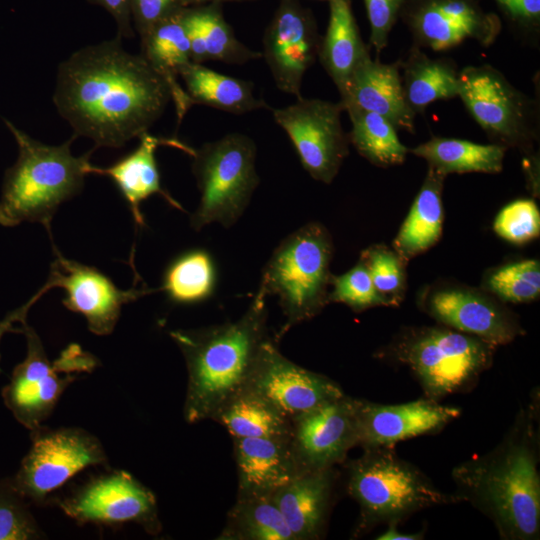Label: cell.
<instances>
[{"mask_svg": "<svg viewBox=\"0 0 540 540\" xmlns=\"http://www.w3.org/2000/svg\"><path fill=\"white\" fill-rule=\"evenodd\" d=\"M172 100L166 81L122 38L83 47L58 68L53 103L73 129L97 147L120 148L162 116Z\"/></svg>", "mask_w": 540, "mask_h": 540, "instance_id": "obj_1", "label": "cell"}, {"mask_svg": "<svg viewBox=\"0 0 540 540\" xmlns=\"http://www.w3.org/2000/svg\"><path fill=\"white\" fill-rule=\"evenodd\" d=\"M539 399L519 411L489 452L452 470L458 503L487 516L504 540H536L540 534Z\"/></svg>", "mask_w": 540, "mask_h": 540, "instance_id": "obj_2", "label": "cell"}, {"mask_svg": "<svg viewBox=\"0 0 540 540\" xmlns=\"http://www.w3.org/2000/svg\"><path fill=\"white\" fill-rule=\"evenodd\" d=\"M266 297L258 290L248 309L234 322L170 332L187 367L183 408L186 422L211 419L245 388L261 348L269 339Z\"/></svg>", "mask_w": 540, "mask_h": 540, "instance_id": "obj_3", "label": "cell"}, {"mask_svg": "<svg viewBox=\"0 0 540 540\" xmlns=\"http://www.w3.org/2000/svg\"><path fill=\"white\" fill-rule=\"evenodd\" d=\"M5 123L18 145V158L4 175L0 224L41 223L50 234L52 218L63 202L80 193L91 174L90 154L71 153L72 137L61 145L33 139L11 122Z\"/></svg>", "mask_w": 540, "mask_h": 540, "instance_id": "obj_4", "label": "cell"}, {"mask_svg": "<svg viewBox=\"0 0 540 540\" xmlns=\"http://www.w3.org/2000/svg\"><path fill=\"white\" fill-rule=\"evenodd\" d=\"M346 489L359 505L353 537L381 524L398 525L423 509L458 503L444 493L417 466L397 455L394 447L363 449L346 466Z\"/></svg>", "mask_w": 540, "mask_h": 540, "instance_id": "obj_5", "label": "cell"}, {"mask_svg": "<svg viewBox=\"0 0 540 540\" xmlns=\"http://www.w3.org/2000/svg\"><path fill=\"white\" fill-rule=\"evenodd\" d=\"M496 346L438 324L403 328L381 352L411 372L424 397L440 402L471 390L494 359Z\"/></svg>", "mask_w": 540, "mask_h": 540, "instance_id": "obj_6", "label": "cell"}, {"mask_svg": "<svg viewBox=\"0 0 540 540\" xmlns=\"http://www.w3.org/2000/svg\"><path fill=\"white\" fill-rule=\"evenodd\" d=\"M332 256V237L318 222L292 232L273 251L258 290L279 299L285 322L277 337L314 318L329 303Z\"/></svg>", "mask_w": 540, "mask_h": 540, "instance_id": "obj_7", "label": "cell"}, {"mask_svg": "<svg viewBox=\"0 0 540 540\" xmlns=\"http://www.w3.org/2000/svg\"><path fill=\"white\" fill-rule=\"evenodd\" d=\"M192 171L200 202L190 218L199 231L217 222L231 227L247 208L260 179L256 171V145L242 133H229L193 149Z\"/></svg>", "mask_w": 540, "mask_h": 540, "instance_id": "obj_8", "label": "cell"}, {"mask_svg": "<svg viewBox=\"0 0 540 540\" xmlns=\"http://www.w3.org/2000/svg\"><path fill=\"white\" fill-rule=\"evenodd\" d=\"M21 333L26 337V357L14 367L2 398L15 419L33 431L50 416L66 388L82 373L92 372L98 360L71 344L50 361L40 337L26 321L21 323Z\"/></svg>", "mask_w": 540, "mask_h": 540, "instance_id": "obj_9", "label": "cell"}, {"mask_svg": "<svg viewBox=\"0 0 540 540\" xmlns=\"http://www.w3.org/2000/svg\"><path fill=\"white\" fill-rule=\"evenodd\" d=\"M458 96L495 144L530 156L538 134L535 103L489 65L460 71Z\"/></svg>", "mask_w": 540, "mask_h": 540, "instance_id": "obj_10", "label": "cell"}, {"mask_svg": "<svg viewBox=\"0 0 540 540\" xmlns=\"http://www.w3.org/2000/svg\"><path fill=\"white\" fill-rule=\"evenodd\" d=\"M31 432V447L11 480L28 501L43 504L49 495L89 466L106 465L100 440L78 427L46 428Z\"/></svg>", "mask_w": 540, "mask_h": 540, "instance_id": "obj_11", "label": "cell"}, {"mask_svg": "<svg viewBox=\"0 0 540 540\" xmlns=\"http://www.w3.org/2000/svg\"><path fill=\"white\" fill-rule=\"evenodd\" d=\"M270 110L303 168L313 179L330 184L349 153V137L341 124L342 103L300 97L291 105Z\"/></svg>", "mask_w": 540, "mask_h": 540, "instance_id": "obj_12", "label": "cell"}, {"mask_svg": "<svg viewBox=\"0 0 540 540\" xmlns=\"http://www.w3.org/2000/svg\"><path fill=\"white\" fill-rule=\"evenodd\" d=\"M57 504L79 524L136 523L151 535H157L162 528L154 493L124 470L90 479Z\"/></svg>", "mask_w": 540, "mask_h": 540, "instance_id": "obj_13", "label": "cell"}, {"mask_svg": "<svg viewBox=\"0 0 540 540\" xmlns=\"http://www.w3.org/2000/svg\"><path fill=\"white\" fill-rule=\"evenodd\" d=\"M417 304L438 324L478 337L496 347L511 343L525 333L519 317L482 288L433 284L419 292Z\"/></svg>", "mask_w": 540, "mask_h": 540, "instance_id": "obj_14", "label": "cell"}, {"mask_svg": "<svg viewBox=\"0 0 540 540\" xmlns=\"http://www.w3.org/2000/svg\"><path fill=\"white\" fill-rule=\"evenodd\" d=\"M402 16L417 47L434 51L454 48L468 40L492 44L501 23L476 0H406Z\"/></svg>", "mask_w": 540, "mask_h": 540, "instance_id": "obj_15", "label": "cell"}, {"mask_svg": "<svg viewBox=\"0 0 540 540\" xmlns=\"http://www.w3.org/2000/svg\"><path fill=\"white\" fill-rule=\"evenodd\" d=\"M244 389L263 397L291 421L345 395L329 377L283 356L270 338L263 344Z\"/></svg>", "mask_w": 540, "mask_h": 540, "instance_id": "obj_16", "label": "cell"}, {"mask_svg": "<svg viewBox=\"0 0 540 540\" xmlns=\"http://www.w3.org/2000/svg\"><path fill=\"white\" fill-rule=\"evenodd\" d=\"M321 38L309 9L297 0H279L261 53L279 90L302 97V80L318 58Z\"/></svg>", "mask_w": 540, "mask_h": 540, "instance_id": "obj_17", "label": "cell"}, {"mask_svg": "<svg viewBox=\"0 0 540 540\" xmlns=\"http://www.w3.org/2000/svg\"><path fill=\"white\" fill-rule=\"evenodd\" d=\"M55 259L51 263L45 292L54 287L65 290L63 305L70 311L83 315L88 329L100 336L114 330L122 306L154 290L119 289L112 280L93 266L81 264L64 257L53 245Z\"/></svg>", "mask_w": 540, "mask_h": 540, "instance_id": "obj_18", "label": "cell"}, {"mask_svg": "<svg viewBox=\"0 0 540 540\" xmlns=\"http://www.w3.org/2000/svg\"><path fill=\"white\" fill-rule=\"evenodd\" d=\"M354 401L345 394L291 421L290 441L299 474L335 467L357 446Z\"/></svg>", "mask_w": 540, "mask_h": 540, "instance_id": "obj_19", "label": "cell"}, {"mask_svg": "<svg viewBox=\"0 0 540 540\" xmlns=\"http://www.w3.org/2000/svg\"><path fill=\"white\" fill-rule=\"evenodd\" d=\"M459 407L427 399L401 404H380L355 398L357 446L394 447L400 441L435 434L458 418Z\"/></svg>", "mask_w": 540, "mask_h": 540, "instance_id": "obj_20", "label": "cell"}, {"mask_svg": "<svg viewBox=\"0 0 540 540\" xmlns=\"http://www.w3.org/2000/svg\"><path fill=\"white\" fill-rule=\"evenodd\" d=\"M338 479L335 467L298 474L272 494L294 540H315L325 530Z\"/></svg>", "mask_w": 540, "mask_h": 540, "instance_id": "obj_21", "label": "cell"}, {"mask_svg": "<svg viewBox=\"0 0 540 540\" xmlns=\"http://www.w3.org/2000/svg\"><path fill=\"white\" fill-rule=\"evenodd\" d=\"M340 102L375 112L388 119L396 129L414 131L415 114L406 103L399 64H385L366 57L354 70Z\"/></svg>", "mask_w": 540, "mask_h": 540, "instance_id": "obj_22", "label": "cell"}, {"mask_svg": "<svg viewBox=\"0 0 540 540\" xmlns=\"http://www.w3.org/2000/svg\"><path fill=\"white\" fill-rule=\"evenodd\" d=\"M139 145L131 153L107 168L92 165L91 174L109 177L127 202L135 222L143 226L141 203L153 194H160L172 207L183 210L161 186L159 170L155 158L158 146L168 145L191 155L193 148L177 139H165L145 132L138 137Z\"/></svg>", "mask_w": 540, "mask_h": 540, "instance_id": "obj_23", "label": "cell"}, {"mask_svg": "<svg viewBox=\"0 0 540 540\" xmlns=\"http://www.w3.org/2000/svg\"><path fill=\"white\" fill-rule=\"evenodd\" d=\"M232 439L237 495H272L299 474L290 436Z\"/></svg>", "mask_w": 540, "mask_h": 540, "instance_id": "obj_24", "label": "cell"}, {"mask_svg": "<svg viewBox=\"0 0 540 540\" xmlns=\"http://www.w3.org/2000/svg\"><path fill=\"white\" fill-rule=\"evenodd\" d=\"M189 44L191 60L202 64L220 61L227 64H245L262 57L239 41L223 16L221 4L208 3L188 6L180 12Z\"/></svg>", "mask_w": 540, "mask_h": 540, "instance_id": "obj_25", "label": "cell"}, {"mask_svg": "<svg viewBox=\"0 0 540 540\" xmlns=\"http://www.w3.org/2000/svg\"><path fill=\"white\" fill-rule=\"evenodd\" d=\"M180 12L161 20L140 36V54L170 88L178 125L193 105L178 81L182 70L192 62L190 44Z\"/></svg>", "mask_w": 540, "mask_h": 540, "instance_id": "obj_26", "label": "cell"}, {"mask_svg": "<svg viewBox=\"0 0 540 540\" xmlns=\"http://www.w3.org/2000/svg\"><path fill=\"white\" fill-rule=\"evenodd\" d=\"M445 175L428 167L423 184L394 241V251L407 263L426 252L441 238L444 221L442 201Z\"/></svg>", "mask_w": 540, "mask_h": 540, "instance_id": "obj_27", "label": "cell"}, {"mask_svg": "<svg viewBox=\"0 0 540 540\" xmlns=\"http://www.w3.org/2000/svg\"><path fill=\"white\" fill-rule=\"evenodd\" d=\"M329 22L321 38L318 58L341 92L356 67L368 56L350 0H330Z\"/></svg>", "mask_w": 540, "mask_h": 540, "instance_id": "obj_28", "label": "cell"}, {"mask_svg": "<svg viewBox=\"0 0 540 540\" xmlns=\"http://www.w3.org/2000/svg\"><path fill=\"white\" fill-rule=\"evenodd\" d=\"M399 65L404 97L415 115L435 101L458 96L460 71L450 59L430 58L414 46Z\"/></svg>", "mask_w": 540, "mask_h": 540, "instance_id": "obj_29", "label": "cell"}, {"mask_svg": "<svg viewBox=\"0 0 540 540\" xmlns=\"http://www.w3.org/2000/svg\"><path fill=\"white\" fill-rule=\"evenodd\" d=\"M180 78L192 104L235 115L271 108L254 95L251 81L221 74L202 64L191 62L182 70Z\"/></svg>", "mask_w": 540, "mask_h": 540, "instance_id": "obj_30", "label": "cell"}, {"mask_svg": "<svg viewBox=\"0 0 540 540\" xmlns=\"http://www.w3.org/2000/svg\"><path fill=\"white\" fill-rule=\"evenodd\" d=\"M505 150L495 143L478 144L457 138L433 137L409 152L424 159L428 167L447 176L452 173H499L503 168Z\"/></svg>", "mask_w": 540, "mask_h": 540, "instance_id": "obj_31", "label": "cell"}, {"mask_svg": "<svg viewBox=\"0 0 540 540\" xmlns=\"http://www.w3.org/2000/svg\"><path fill=\"white\" fill-rule=\"evenodd\" d=\"M232 438L288 437L292 422L260 395L243 389L211 418Z\"/></svg>", "mask_w": 540, "mask_h": 540, "instance_id": "obj_32", "label": "cell"}, {"mask_svg": "<svg viewBox=\"0 0 540 540\" xmlns=\"http://www.w3.org/2000/svg\"><path fill=\"white\" fill-rule=\"evenodd\" d=\"M221 540H294L272 495H237Z\"/></svg>", "mask_w": 540, "mask_h": 540, "instance_id": "obj_33", "label": "cell"}, {"mask_svg": "<svg viewBox=\"0 0 540 540\" xmlns=\"http://www.w3.org/2000/svg\"><path fill=\"white\" fill-rule=\"evenodd\" d=\"M351 121L349 142L357 152L378 167L402 164L409 149L398 138L396 128L380 114L345 105Z\"/></svg>", "mask_w": 540, "mask_h": 540, "instance_id": "obj_34", "label": "cell"}, {"mask_svg": "<svg viewBox=\"0 0 540 540\" xmlns=\"http://www.w3.org/2000/svg\"><path fill=\"white\" fill-rule=\"evenodd\" d=\"M216 284L212 256L192 249L177 256L166 268L161 290L177 304H194L209 298Z\"/></svg>", "mask_w": 540, "mask_h": 540, "instance_id": "obj_35", "label": "cell"}, {"mask_svg": "<svg viewBox=\"0 0 540 540\" xmlns=\"http://www.w3.org/2000/svg\"><path fill=\"white\" fill-rule=\"evenodd\" d=\"M482 289L503 303H529L540 295V263L525 259L489 269Z\"/></svg>", "mask_w": 540, "mask_h": 540, "instance_id": "obj_36", "label": "cell"}, {"mask_svg": "<svg viewBox=\"0 0 540 540\" xmlns=\"http://www.w3.org/2000/svg\"><path fill=\"white\" fill-rule=\"evenodd\" d=\"M371 276L373 285L386 306L399 305L405 295L407 264L395 251L385 245H372L360 255Z\"/></svg>", "mask_w": 540, "mask_h": 540, "instance_id": "obj_37", "label": "cell"}, {"mask_svg": "<svg viewBox=\"0 0 540 540\" xmlns=\"http://www.w3.org/2000/svg\"><path fill=\"white\" fill-rule=\"evenodd\" d=\"M43 538V532L29 510L28 501L11 478L0 480V540Z\"/></svg>", "mask_w": 540, "mask_h": 540, "instance_id": "obj_38", "label": "cell"}, {"mask_svg": "<svg viewBox=\"0 0 540 540\" xmlns=\"http://www.w3.org/2000/svg\"><path fill=\"white\" fill-rule=\"evenodd\" d=\"M328 302L343 303L355 312L386 306L377 293L365 263L357 264L342 275L331 277Z\"/></svg>", "mask_w": 540, "mask_h": 540, "instance_id": "obj_39", "label": "cell"}, {"mask_svg": "<svg viewBox=\"0 0 540 540\" xmlns=\"http://www.w3.org/2000/svg\"><path fill=\"white\" fill-rule=\"evenodd\" d=\"M493 229L502 239L523 245L540 233V212L531 199H518L503 207L497 214Z\"/></svg>", "mask_w": 540, "mask_h": 540, "instance_id": "obj_40", "label": "cell"}, {"mask_svg": "<svg viewBox=\"0 0 540 540\" xmlns=\"http://www.w3.org/2000/svg\"><path fill=\"white\" fill-rule=\"evenodd\" d=\"M406 0H364L371 27L370 42L380 52Z\"/></svg>", "mask_w": 540, "mask_h": 540, "instance_id": "obj_41", "label": "cell"}, {"mask_svg": "<svg viewBox=\"0 0 540 540\" xmlns=\"http://www.w3.org/2000/svg\"><path fill=\"white\" fill-rule=\"evenodd\" d=\"M185 7H188L187 0H131L134 30L140 37L155 24Z\"/></svg>", "mask_w": 540, "mask_h": 540, "instance_id": "obj_42", "label": "cell"}, {"mask_svg": "<svg viewBox=\"0 0 540 540\" xmlns=\"http://www.w3.org/2000/svg\"><path fill=\"white\" fill-rule=\"evenodd\" d=\"M511 20L524 28H536L540 20V0H495Z\"/></svg>", "mask_w": 540, "mask_h": 540, "instance_id": "obj_43", "label": "cell"}, {"mask_svg": "<svg viewBox=\"0 0 540 540\" xmlns=\"http://www.w3.org/2000/svg\"><path fill=\"white\" fill-rule=\"evenodd\" d=\"M104 8L114 19L117 26V36L132 38L135 35L132 26L131 0H87Z\"/></svg>", "mask_w": 540, "mask_h": 540, "instance_id": "obj_44", "label": "cell"}, {"mask_svg": "<svg viewBox=\"0 0 540 540\" xmlns=\"http://www.w3.org/2000/svg\"><path fill=\"white\" fill-rule=\"evenodd\" d=\"M44 290L41 288L33 297H31L21 307L9 312L4 319L0 321V340L2 336L7 332L21 333V327H15L16 323H23L26 321L27 313L31 306L44 294ZM1 372V369H0Z\"/></svg>", "mask_w": 540, "mask_h": 540, "instance_id": "obj_45", "label": "cell"}, {"mask_svg": "<svg viewBox=\"0 0 540 540\" xmlns=\"http://www.w3.org/2000/svg\"><path fill=\"white\" fill-rule=\"evenodd\" d=\"M386 526V530L378 535L377 540H422L425 537V530L416 533H403L397 528V523H389Z\"/></svg>", "mask_w": 540, "mask_h": 540, "instance_id": "obj_46", "label": "cell"}, {"mask_svg": "<svg viewBox=\"0 0 540 540\" xmlns=\"http://www.w3.org/2000/svg\"><path fill=\"white\" fill-rule=\"evenodd\" d=\"M252 0H187L188 6L202 5L208 3H218L222 4L224 2H244Z\"/></svg>", "mask_w": 540, "mask_h": 540, "instance_id": "obj_47", "label": "cell"}, {"mask_svg": "<svg viewBox=\"0 0 540 540\" xmlns=\"http://www.w3.org/2000/svg\"><path fill=\"white\" fill-rule=\"evenodd\" d=\"M327 1H330V0H327Z\"/></svg>", "mask_w": 540, "mask_h": 540, "instance_id": "obj_48", "label": "cell"}]
</instances>
